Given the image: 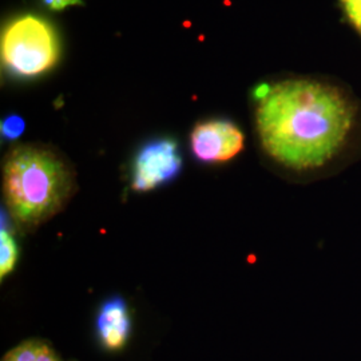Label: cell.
<instances>
[{
	"label": "cell",
	"mask_w": 361,
	"mask_h": 361,
	"mask_svg": "<svg viewBox=\"0 0 361 361\" xmlns=\"http://www.w3.org/2000/svg\"><path fill=\"white\" fill-rule=\"evenodd\" d=\"M256 97L261 145L284 166L320 168L347 142L355 110L334 86L310 79H289L261 86Z\"/></svg>",
	"instance_id": "1"
},
{
	"label": "cell",
	"mask_w": 361,
	"mask_h": 361,
	"mask_svg": "<svg viewBox=\"0 0 361 361\" xmlns=\"http://www.w3.org/2000/svg\"><path fill=\"white\" fill-rule=\"evenodd\" d=\"M75 189L74 169L47 145H18L4 157L3 198L15 222L26 231L62 212Z\"/></svg>",
	"instance_id": "2"
},
{
	"label": "cell",
	"mask_w": 361,
	"mask_h": 361,
	"mask_svg": "<svg viewBox=\"0 0 361 361\" xmlns=\"http://www.w3.org/2000/svg\"><path fill=\"white\" fill-rule=\"evenodd\" d=\"M59 58V40L44 19L25 15L8 23L1 35V61L15 75L31 78L49 71Z\"/></svg>",
	"instance_id": "3"
},
{
	"label": "cell",
	"mask_w": 361,
	"mask_h": 361,
	"mask_svg": "<svg viewBox=\"0 0 361 361\" xmlns=\"http://www.w3.org/2000/svg\"><path fill=\"white\" fill-rule=\"evenodd\" d=\"M182 168L178 145L164 138L146 143L134 159L131 186L135 192H149L174 180Z\"/></svg>",
	"instance_id": "4"
},
{
	"label": "cell",
	"mask_w": 361,
	"mask_h": 361,
	"mask_svg": "<svg viewBox=\"0 0 361 361\" xmlns=\"http://www.w3.org/2000/svg\"><path fill=\"white\" fill-rule=\"evenodd\" d=\"M192 150L202 162H225L244 149V134L231 121L214 119L198 123L190 135Z\"/></svg>",
	"instance_id": "5"
},
{
	"label": "cell",
	"mask_w": 361,
	"mask_h": 361,
	"mask_svg": "<svg viewBox=\"0 0 361 361\" xmlns=\"http://www.w3.org/2000/svg\"><path fill=\"white\" fill-rule=\"evenodd\" d=\"M131 319L123 298L111 297L104 302L97 317V332L101 344L109 350L123 348L129 340Z\"/></svg>",
	"instance_id": "6"
},
{
	"label": "cell",
	"mask_w": 361,
	"mask_h": 361,
	"mask_svg": "<svg viewBox=\"0 0 361 361\" xmlns=\"http://www.w3.org/2000/svg\"><path fill=\"white\" fill-rule=\"evenodd\" d=\"M1 361H62L50 344L42 340H27L8 350Z\"/></svg>",
	"instance_id": "7"
},
{
	"label": "cell",
	"mask_w": 361,
	"mask_h": 361,
	"mask_svg": "<svg viewBox=\"0 0 361 361\" xmlns=\"http://www.w3.org/2000/svg\"><path fill=\"white\" fill-rule=\"evenodd\" d=\"M18 261V247L13 235L1 229L0 233V277L4 279L11 273Z\"/></svg>",
	"instance_id": "8"
},
{
	"label": "cell",
	"mask_w": 361,
	"mask_h": 361,
	"mask_svg": "<svg viewBox=\"0 0 361 361\" xmlns=\"http://www.w3.org/2000/svg\"><path fill=\"white\" fill-rule=\"evenodd\" d=\"M25 129H26V123H25L23 118L16 116V114L6 116L1 121V125H0L1 137L4 140H8V141L18 140L23 134Z\"/></svg>",
	"instance_id": "9"
},
{
	"label": "cell",
	"mask_w": 361,
	"mask_h": 361,
	"mask_svg": "<svg viewBox=\"0 0 361 361\" xmlns=\"http://www.w3.org/2000/svg\"><path fill=\"white\" fill-rule=\"evenodd\" d=\"M349 20L361 32V0H340Z\"/></svg>",
	"instance_id": "10"
},
{
	"label": "cell",
	"mask_w": 361,
	"mask_h": 361,
	"mask_svg": "<svg viewBox=\"0 0 361 361\" xmlns=\"http://www.w3.org/2000/svg\"><path fill=\"white\" fill-rule=\"evenodd\" d=\"M44 3L54 11H61V10H65L68 6L80 4V0H44Z\"/></svg>",
	"instance_id": "11"
}]
</instances>
